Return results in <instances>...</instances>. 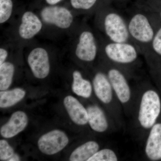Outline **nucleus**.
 Here are the masks:
<instances>
[{"mask_svg":"<svg viewBox=\"0 0 161 161\" xmlns=\"http://www.w3.org/2000/svg\"><path fill=\"white\" fill-rule=\"evenodd\" d=\"M125 19L131 41L146 56L150 51L155 34L149 16L147 13L137 11Z\"/></svg>","mask_w":161,"mask_h":161,"instance_id":"f257e3e1","label":"nucleus"},{"mask_svg":"<svg viewBox=\"0 0 161 161\" xmlns=\"http://www.w3.org/2000/svg\"><path fill=\"white\" fill-rule=\"evenodd\" d=\"M99 15L100 28L107 40L119 43L132 42L124 15L113 10H108Z\"/></svg>","mask_w":161,"mask_h":161,"instance_id":"f03ea898","label":"nucleus"},{"mask_svg":"<svg viewBox=\"0 0 161 161\" xmlns=\"http://www.w3.org/2000/svg\"><path fill=\"white\" fill-rule=\"evenodd\" d=\"M102 50L105 56L111 62L121 65L134 63L141 53L132 42H114L105 39Z\"/></svg>","mask_w":161,"mask_h":161,"instance_id":"7ed1b4c3","label":"nucleus"},{"mask_svg":"<svg viewBox=\"0 0 161 161\" xmlns=\"http://www.w3.org/2000/svg\"><path fill=\"white\" fill-rule=\"evenodd\" d=\"M160 98L156 92L152 90L143 94L140 104L138 121L141 126L145 129L152 128L160 113Z\"/></svg>","mask_w":161,"mask_h":161,"instance_id":"20e7f679","label":"nucleus"},{"mask_svg":"<svg viewBox=\"0 0 161 161\" xmlns=\"http://www.w3.org/2000/svg\"><path fill=\"white\" fill-rule=\"evenodd\" d=\"M98 52L99 44L93 31L88 28L81 31L75 46L76 57L83 62H91L95 60Z\"/></svg>","mask_w":161,"mask_h":161,"instance_id":"39448f33","label":"nucleus"},{"mask_svg":"<svg viewBox=\"0 0 161 161\" xmlns=\"http://www.w3.org/2000/svg\"><path fill=\"white\" fill-rule=\"evenodd\" d=\"M40 16L46 24L61 29L69 28L74 20V16L69 9L55 5L44 7L40 12Z\"/></svg>","mask_w":161,"mask_h":161,"instance_id":"423d86ee","label":"nucleus"},{"mask_svg":"<svg viewBox=\"0 0 161 161\" xmlns=\"http://www.w3.org/2000/svg\"><path fill=\"white\" fill-rule=\"evenodd\" d=\"M68 143V137L64 132L54 130L41 136L38 141V146L43 153L53 155L63 150Z\"/></svg>","mask_w":161,"mask_h":161,"instance_id":"0eeeda50","label":"nucleus"},{"mask_svg":"<svg viewBox=\"0 0 161 161\" xmlns=\"http://www.w3.org/2000/svg\"><path fill=\"white\" fill-rule=\"evenodd\" d=\"M27 62L36 78L43 79L49 75V55L43 47H37L32 50L27 57Z\"/></svg>","mask_w":161,"mask_h":161,"instance_id":"6e6552de","label":"nucleus"},{"mask_svg":"<svg viewBox=\"0 0 161 161\" xmlns=\"http://www.w3.org/2000/svg\"><path fill=\"white\" fill-rule=\"evenodd\" d=\"M106 74L119 100L121 103H127L131 98V92L125 75L115 67L109 68Z\"/></svg>","mask_w":161,"mask_h":161,"instance_id":"1a4fd4ad","label":"nucleus"},{"mask_svg":"<svg viewBox=\"0 0 161 161\" xmlns=\"http://www.w3.org/2000/svg\"><path fill=\"white\" fill-rule=\"evenodd\" d=\"M42 27L43 23L40 18L33 12L27 11L22 15L18 32L20 37L29 40L37 35Z\"/></svg>","mask_w":161,"mask_h":161,"instance_id":"9d476101","label":"nucleus"},{"mask_svg":"<svg viewBox=\"0 0 161 161\" xmlns=\"http://www.w3.org/2000/svg\"><path fill=\"white\" fill-rule=\"evenodd\" d=\"M27 123L28 118L25 112L22 111L15 112L8 122L1 127V135L6 138L14 137L25 129Z\"/></svg>","mask_w":161,"mask_h":161,"instance_id":"9b49d317","label":"nucleus"},{"mask_svg":"<svg viewBox=\"0 0 161 161\" xmlns=\"http://www.w3.org/2000/svg\"><path fill=\"white\" fill-rule=\"evenodd\" d=\"M93 86L95 95L101 101L105 104L112 101L113 90L106 74L96 73L93 78Z\"/></svg>","mask_w":161,"mask_h":161,"instance_id":"f8f14e48","label":"nucleus"},{"mask_svg":"<svg viewBox=\"0 0 161 161\" xmlns=\"http://www.w3.org/2000/svg\"><path fill=\"white\" fill-rule=\"evenodd\" d=\"M145 153L151 160L161 159V123L155 124L151 128L146 143Z\"/></svg>","mask_w":161,"mask_h":161,"instance_id":"ddd939ff","label":"nucleus"},{"mask_svg":"<svg viewBox=\"0 0 161 161\" xmlns=\"http://www.w3.org/2000/svg\"><path fill=\"white\" fill-rule=\"evenodd\" d=\"M64 104L70 117L75 124L84 125L88 122L86 109L75 97L67 96L64 100Z\"/></svg>","mask_w":161,"mask_h":161,"instance_id":"4468645a","label":"nucleus"},{"mask_svg":"<svg viewBox=\"0 0 161 161\" xmlns=\"http://www.w3.org/2000/svg\"><path fill=\"white\" fill-rule=\"evenodd\" d=\"M88 123L91 128L98 132H103L108 128V123L104 112L96 105L90 106L86 109Z\"/></svg>","mask_w":161,"mask_h":161,"instance_id":"2eb2a0df","label":"nucleus"},{"mask_svg":"<svg viewBox=\"0 0 161 161\" xmlns=\"http://www.w3.org/2000/svg\"><path fill=\"white\" fill-rule=\"evenodd\" d=\"M72 90L78 96L89 98L92 95V86L89 80L85 79L79 71L73 72Z\"/></svg>","mask_w":161,"mask_h":161,"instance_id":"dca6fc26","label":"nucleus"},{"mask_svg":"<svg viewBox=\"0 0 161 161\" xmlns=\"http://www.w3.org/2000/svg\"><path fill=\"white\" fill-rule=\"evenodd\" d=\"M98 144L94 141H89L75 149L71 154V161H87L99 149Z\"/></svg>","mask_w":161,"mask_h":161,"instance_id":"f3484780","label":"nucleus"},{"mask_svg":"<svg viewBox=\"0 0 161 161\" xmlns=\"http://www.w3.org/2000/svg\"><path fill=\"white\" fill-rule=\"evenodd\" d=\"M26 92L21 88H15L10 91L0 92V107L7 108L14 105L23 99Z\"/></svg>","mask_w":161,"mask_h":161,"instance_id":"a211bd4d","label":"nucleus"},{"mask_svg":"<svg viewBox=\"0 0 161 161\" xmlns=\"http://www.w3.org/2000/svg\"><path fill=\"white\" fill-rule=\"evenodd\" d=\"M14 73L12 63L5 62L0 65V90L6 91L11 85Z\"/></svg>","mask_w":161,"mask_h":161,"instance_id":"6ab92c4d","label":"nucleus"},{"mask_svg":"<svg viewBox=\"0 0 161 161\" xmlns=\"http://www.w3.org/2000/svg\"><path fill=\"white\" fill-rule=\"evenodd\" d=\"M118 158L113 150L104 149L97 151L87 161H117Z\"/></svg>","mask_w":161,"mask_h":161,"instance_id":"aec40b11","label":"nucleus"},{"mask_svg":"<svg viewBox=\"0 0 161 161\" xmlns=\"http://www.w3.org/2000/svg\"><path fill=\"white\" fill-rule=\"evenodd\" d=\"M13 3L12 0H0V23H5L12 14Z\"/></svg>","mask_w":161,"mask_h":161,"instance_id":"412c9836","label":"nucleus"},{"mask_svg":"<svg viewBox=\"0 0 161 161\" xmlns=\"http://www.w3.org/2000/svg\"><path fill=\"white\" fill-rule=\"evenodd\" d=\"M74 9L81 11H88L95 6L98 0H70Z\"/></svg>","mask_w":161,"mask_h":161,"instance_id":"4be33fe9","label":"nucleus"},{"mask_svg":"<svg viewBox=\"0 0 161 161\" xmlns=\"http://www.w3.org/2000/svg\"><path fill=\"white\" fill-rule=\"evenodd\" d=\"M15 154L13 149L5 140L0 141V159L1 161H9Z\"/></svg>","mask_w":161,"mask_h":161,"instance_id":"5701e85b","label":"nucleus"},{"mask_svg":"<svg viewBox=\"0 0 161 161\" xmlns=\"http://www.w3.org/2000/svg\"><path fill=\"white\" fill-rule=\"evenodd\" d=\"M151 49L161 56V27L155 33L151 43Z\"/></svg>","mask_w":161,"mask_h":161,"instance_id":"b1692460","label":"nucleus"},{"mask_svg":"<svg viewBox=\"0 0 161 161\" xmlns=\"http://www.w3.org/2000/svg\"><path fill=\"white\" fill-rule=\"evenodd\" d=\"M8 56V52L6 48L1 47L0 48V65H2Z\"/></svg>","mask_w":161,"mask_h":161,"instance_id":"393cba45","label":"nucleus"},{"mask_svg":"<svg viewBox=\"0 0 161 161\" xmlns=\"http://www.w3.org/2000/svg\"><path fill=\"white\" fill-rule=\"evenodd\" d=\"M46 3L50 6H54L60 3L62 0H45Z\"/></svg>","mask_w":161,"mask_h":161,"instance_id":"a878e982","label":"nucleus"},{"mask_svg":"<svg viewBox=\"0 0 161 161\" xmlns=\"http://www.w3.org/2000/svg\"><path fill=\"white\" fill-rule=\"evenodd\" d=\"M20 160V158L19 156L16 153H15L14 155L11 158L9 159V161H19Z\"/></svg>","mask_w":161,"mask_h":161,"instance_id":"bb28decb","label":"nucleus"},{"mask_svg":"<svg viewBox=\"0 0 161 161\" xmlns=\"http://www.w3.org/2000/svg\"><path fill=\"white\" fill-rule=\"evenodd\" d=\"M160 16H161V13H160Z\"/></svg>","mask_w":161,"mask_h":161,"instance_id":"cd10ccee","label":"nucleus"}]
</instances>
